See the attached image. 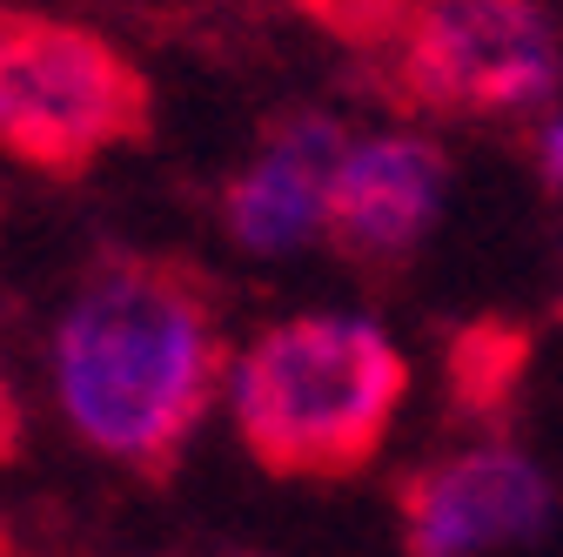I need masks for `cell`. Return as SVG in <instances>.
Segmentation results:
<instances>
[{"mask_svg":"<svg viewBox=\"0 0 563 557\" xmlns=\"http://www.w3.org/2000/svg\"><path fill=\"white\" fill-rule=\"evenodd\" d=\"M229 370L216 283L175 255H108L60 323V409L101 457L168 477Z\"/></svg>","mask_w":563,"mask_h":557,"instance_id":"obj_1","label":"cell"},{"mask_svg":"<svg viewBox=\"0 0 563 557\" xmlns=\"http://www.w3.org/2000/svg\"><path fill=\"white\" fill-rule=\"evenodd\" d=\"M409 396V363L369 323L302 316L268 329L235 376V424L275 477H356Z\"/></svg>","mask_w":563,"mask_h":557,"instance_id":"obj_2","label":"cell"},{"mask_svg":"<svg viewBox=\"0 0 563 557\" xmlns=\"http://www.w3.org/2000/svg\"><path fill=\"white\" fill-rule=\"evenodd\" d=\"M148 81L88 28L0 8V149L47 175H88L108 149L141 142Z\"/></svg>","mask_w":563,"mask_h":557,"instance_id":"obj_3","label":"cell"},{"mask_svg":"<svg viewBox=\"0 0 563 557\" xmlns=\"http://www.w3.org/2000/svg\"><path fill=\"white\" fill-rule=\"evenodd\" d=\"M376 41L402 47V81L430 108H517L550 88V41L523 0H389Z\"/></svg>","mask_w":563,"mask_h":557,"instance_id":"obj_4","label":"cell"},{"mask_svg":"<svg viewBox=\"0 0 563 557\" xmlns=\"http://www.w3.org/2000/svg\"><path fill=\"white\" fill-rule=\"evenodd\" d=\"M543 517H550V483L517 450H470L402 483L409 557H476L510 537H530Z\"/></svg>","mask_w":563,"mask_h":557,"instance_id":"obj_5","label":"cell"},{"mask_svg":"<svg viewBox=\"0 0 563 557\" xmlns=\"http://www.w3.org/2000/svg\"><path fill=\"white\" fill-rule=\"evenodd\" d=\"M443 155L416 134H383V142L342 149L329 188H322V229L349 262H402L422 229H430L437 201H443Z\"/></svg>","mask_w":563,"mask_h":557,"instance_id":"obj_6","label":"cell"},{"mask_svg":"<svg viewBox=\"0 0 563 557\" xmlns=\"http://www.w3.org/2000/svg\"><path fill=\"white\" fill-rule=\"evenodd\" d=\"M342 128L335 121H282L255 168L229 182V229L249 249H296L322 222V188L342 162Z\"/></svg>","mask_w":563,"mask_h":557,"instance_id":"obj_7","label":"cell"},{"mask_svg":"<svg viewBox=\"0 0 563 557\" xmlns=\"http://www.w3.org/2000/svg\"><path fill=\"white\" fill-rule=\"evenodd\" d=\"M450 357H456V396L463 403H497L517 383V370H523V336L483 323V329H463L456 336Z\"/></svg>","mask_w":563,"mask_h":557,"instance_id":"obj_8","label":"cell"},{"mask_svg":"<svg viewBox=\"0 0 563 557\" xmlns=\"http://www.w3.org/2000/svg\"><path fill=\"white\" fill-rule=\"evenodd\" d=\"M14 450H21V409L8 396V376H0V463H8Z\"/></svg>","mask_w":563,"mask_h":557,"instance_id":"obj_9","label":"cell"}]
</instances>
